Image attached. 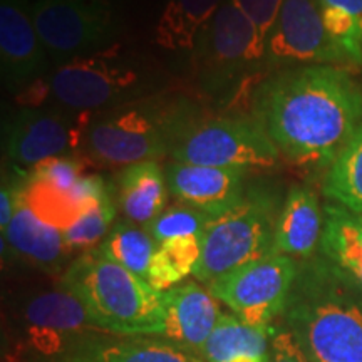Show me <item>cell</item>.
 I'll return each instance as SVG.
<instances>
[{"label":"cell","mask_w":362,"mask_h":362,"mask_svg":"<svg viewBox=\"0 0 362 362\" xmlns=\"http://www.w3.org/2000/svg\"><path fill=\"white\" fill-rule=\"evenodd\" d=\"M248 116L292 165L329 168L362 123V89L339 66L277 71L253 89Z\"/></svg>","instance_id":"obj_1"},{"label":"cell","mask_w":362,"mask_h":362,"mask_svg":"<svg viewBox=\"0 0 362 362\" xmlns=\"http://www.w3.org/2000/svg\"><path fill=\"white\" fill-rule=\"evenodd\" d=\"M24 181V170H22ZM22 181L17 198L16 214L11 225L2 233V240L25 262L44 272H59L67 257L69 248L66 247L62 230L45 223L30 210L22 197Z\"/></svg>","instance_id":"obj_19"},{"label":"cell","mask_w":362,"mask_h":362,"mask_svg":"<svg viewBox=\"0 0 362 362\" xmlns=\"http://www.w3.org/2000/svg\"><path fill=\"white\" fill-rule=\"evenodd\" d=\"M22 197L40 220L62 232L86 211L72 197L71 189L61 192L49 185L29 180L27 170H24V181H22Z\"/></svg>","instance_id":"obj_27"},{"label":"cell","mask_w":362,"mask_h":362,"mask_svg":"<svg viewBox=\"0 0 362 362\" xmlns=\"http://www.w3.org/2000/svg\"><path fill=\"white\" fill-rule=\"evenodd\" d=\"M200 259L202 235L166 240L158 245L153 255L146 280L156 291L165 292L193 275Z\"/></svg>","instance_id":"obj_26"},{"label":"cell","mask_w":362,"mask_h":362,"mask_svg":"<svg viewBox=\"0 0 362 362\" xmlns=\"http://www.w3.org/2000/svg\"><path fill=\"white\" fill-rule=\"evenodd\" d=\"M117 215L116 197L107 198L103 203L90 206L78 220L62 232L66 247L69 252H89L98 248L99 243L107 237L115 225Z\"/></svg>","instance_id":"obj_28"},{"label":"cell","mask_w":362,"mask_h":362,"mask_svg":"<svg viewBox=\"0 0 362 362\" xmlns=\"http://www.w3.org/2000/svg\"><path fill=\"white\" fill-rule=\"evenodd\" d=\"M272 325H253L223 312L205 346L206 362H225L240 354L270 357Z\"/></svg>","instance_id":"obj_23"},{"label":"cell","mask_w":362,"mask_h":362,"mask_svg":"<svg viewBox=\"0 0 362 362\" xmlns=\"http://www.w3.org/2000/svg\"><path fill=\"white\" fill-rule=\"evenodd\" d=\"M158 243L146 228L128 218L116 221L107 237L99 243L98 250L106 259L146 279Z\"/></svg>","instance_id":"obj_25"},{"label":"cell","mask_w":362,"mask_h":362,"mask_svg":"<svg viewBox=\"0 0 362 362\" xmlns=\"http://www.w3.org/2000/svg\"><path fill=\"white\" fill-rule=\"evenodd\" d=\"M168 156L215 168H274L280 153L252 116L166 115Z\"/></svg>","instance_id":"obj_4"},{"label":"cell","mask_w":362,"mask_h":362,"mask_svg":"<svg viewBox=\"0 0 362 362\" xmlns=\"http://www.w3.org/2000/svg\"><path fill=\"white\" fill-rule=\"evenodd\" d=\"M117 208L133 223L146 226L168 203L166 171L158 161H143L126 166L116 178Z\"/></svg>","instance_id":"obj_20"},{"label":"cell","mask_w":362,"mask_h":362,"mask_svg":"<svg viewBox=\"0 0 362 362\" xmlns=\"http://www.w3.org/2000/svg\"><path fill=\"white\" fill-rule=\"evenodd\" d=\"M322 193L330 203L362 214V123L327 168Z\"/></svg>","instance_id":"obj_24"},{"label":"cell","mask_w":362,"mask_h":362,"mask_svg":"<svg viewBox=\"0 0 362 362\" xmlns=\"http://www.w3.org/2000/svg\"><path fill=\"white\" fill-rule=\"evenodd\" d=\"M22 319L27 325L30 352L54 351L72 339L101 330L94 325L79 298L61 284L57 288L30 297L22 309Z\"/></svg>","instance_id":"obj_15"},{"label":"cell","mask_w":362,"mask_h":362,"mask_svg":"<svg viewBox=\"0 0 362 362\" xmlns=\"http://www.w3.org/2000/svg\"><path fill=\"white\" fill-rule=\"evenodd\" d=\"M297 270L298 260L274 252L238 267L208 285V288L245 322L272 325L284 314Z\"/></svg>","instance_id":"obj_10"},{"label":"cell","mask_w":362,"mask_h":362,"mask_svg":"<svg viewBox=\"0 0 362 362\" xmlns=\"http://www.w3.org/2000/svg\"><path fill=\"white\" fill-rule=\"evenodd\" d=\"M33 16L45 51L59 64L110 47L119 30L115 0H35Z\"/></svg>","instance_id":"obj_8"},{"label":"cell","mask_w":362,"mask_h":362,"mask_svg":"<svg viewBox=\"0 0 362 362\" xmlns=\"http://www.w3.org/2000/svg\"><path fill=\"white\" fill-rule=\"evenodd\" d=\"M225 362H270V357H259L252 354H240Z\"/></svg>","instance_id":"obj_34"},{"label":"cell","mask_w":362,"mask_h":362,"mask_svg":"<svg viewBox=\"0 0 362 362\" xmlns=\"http://www.w3.org/2000/svg\"><path fill=\"white\" fill-rule=\"evenodd\" d=\"M47 51L29 0H0V71L8 90L22 93L47 69Z\"/></svg>","instance_id":"obj_14"},{"label":"cell","mask_w":362,"mask_h":362,"mask_svg":"<svg viewBox=\"0 0 362 362\" xmlns=\"http://www.w3.org/2000/svg\"><path fill=\"white\" fill-rule=\"evenodd\" d=\"M267 45L253 22L225 0L198 35L193 72L206 93H220L264 66Z\"/></svg>","instance_id":"obj_6"},{"label":"cell","mask_w":362,"mask_h":362,"mask_svg":"<svg viewBox=\"0 0 362 362\" xmlns=\"http://www.w3.org/2000/svg\"><path fill=\"white\" fill-rule=\"evenodd\" d=\"M319 253L362 288V214L325 203Z\"/></svg>","instance_id":"obj_21"},{"label":"cell","mask_w":362,"mask_h":362,"mask_svg":"<svg viewBox=\"0 0 362 362\" xmlns=\"http://www.w3.org/2000/svg\"><path fill=\"white\" fill-rule=\"evenodd\" d=\"M320 6L334 7L352 17L362 30V0H319Z\"/></svg>","instance_id":"obj_33"},{"label":"cell","mask_w":362,"mask_h":362,"mask_svg":"<svg viewBox=\"0 0 362 362\" xmlns=\"http://www.w3.org/2000/svg\"><path fill=\"white\" fill-rule=\"evenodd\" d=\"M98 329L121 336H163L161 292L103 255L98 248L81 253L61 275Z\"/></svg>","instance_id":"obj_3"},{"label":"cell","mask_w":362,"mask_h":362,"mask_svg":"<svg viewBox=\"0 0 362 362\" xmlns=\"http://www.w3.org/2000/svg\"><path fill=\"white\" fill-rule=\"evenodd\" d=\"M282 320L310 362H362V288L320 253L298 262Z\"/></svg>","instance_id":"obj_2"},{"label":"cell","mask_w":362,"mask_h":362,"mask_svg":"<svg viewBox=\"0 0 362 362\" xmlns=\"http://www.w3.org/2000/svg\"><path fill=\"white\" fill-rule=\"evenodd\" d=\"M165 171L171 197L210 216H218L238 205L248 188V170L171 161Z\"/></svg>","instance_id":"obj_17"},{"label":"cell","mask_w":362,"mask_h":362,"mask_svg":"<svg viewBox=\"0 0 362 362\" xmlns=\"http://www.w3.org/2000/svg\"><path fill=\"white\" fill-rule=\"evenodd\" d=\"M94 115L57 107H24L7 124L8 161L16 168L30 170L51 158L81 156Z\"/></svg>","instance_id":"obj_11"},{"label":"cell","mask_w":362,"mask_h":362,"mask_svg":"<svg viewBox=\"0 0 362 362\" xmlns=\"http://www.w3.org/2000/svg\"><path fill=\"white\" fill-rule=\"evenodd\" d=\"M280 206L279 193L272 188L248 187L238 205L208 221L193 277L208 287L238 267L274 253Z\"/></svg>","instance_id":"obj_5"},{"label":"cell","mask_w":362,"mask_h":362,"mask_svg":"<svg viewBox=\"0 0 362 362\" xmlns=\"http://www.w3.org/2000/svg\"><path fill=\"white\" fill-rule=\"evenodd\" d=\"M47 83L49 94L66 110L96 112L133 96L141 72L128 61L121 44L59 64Z\"/></svg>","instance_id":"obj_7"},{"label":"cell","mask_w":362,"mask_h":362,"mask_svg":"<svg viewBox=\"0 0 362 362\" xmlns=\"http://www.w3.org/2000/svg\"><path fill=\"white\" fill-rule=\"evenodd\" d=\"M225 0H168L155 27V42L166 51L193 52L194 44Z\"/></svg>","instance_id":"obj_22"},{"label":"cell","mask_w":362,"mask_h":362,"mask_svg":"<svg viewBox=\"0 0 362 362\" xmlns=\"http://www.w3.org/2000/svg\"><path fill=\"white\" fill-rule=\"evenodd\" d=\"M88 166L89 163L83 156H59L45 160L35 165L34 168L27 170V176L29 180L49 185L61 192H69L84 175Z\"/></svg>","instance_id":"obj_30"},{"label":"cell","mask_w":362,"mask_h":362,"mask_svg":"<svg viewBox=\"0 0 362 362\" xmlns=\"http://www.w3.org/2000/svg\"><path fill=\"white\" fill-rule=\"evenodd\" d=\"M168 155L166 116L146 107H123L94 115L86 133L83 156L89 165L126 168Z\"/></svg>","instance_id":"obj_9"},{"label":"cell","mask_w":362,"mask_h":362,"mask_svg":"<svg viewBox=\"0 0 362 362\" xmlns=\"http://www.w3.org/2000/svg\"><path fill=\"white\" fill-rule=\"evenodd\" d=\"M211 218L214 216L203 214V211L197 210V208L176 202L175 205L166 206L144 228H146V232L160 245V243L171 238L200 237L205 232L208 221Z\"/></svg>","instance_id":"obj_29"},{"label":"cell","mask_w":362,"mask_h":362,"mask_svg":"<svg viewBox=\"0 0 362 362\" xmlns=\"http://www.w3.org/2000/svg\"><path fill=\"white\" fill-rule=\"evenodd\" d=\"M232 2L253 22L267 45L272 29L279 19L284 0H232Z\"/></svg>","instance_id":"obj_31"},{"label":"cell","mask_w":362,"mask_h":362,"mask_svg":"<svg viewBox=\"0 0 362 362\" xmlns=\"http://www.w3.org/2000/svg\"><path fill=\"white\" fill-rule=\"evenodd\" d=\"M161 300L165 310L161 337L203 357L208 339L223 314L221 302L198 280H185L161 292Z\"/></svg>","instance_id":"obj_16"},{"label":"cell","mask_w":362,"mask_h":362,"mask_svg":"<svg viewBox=\"0 0 362 362\" xmlns=\"http://www.w3.org/2000/svg\"><path fill=\"white\" fill-rule=\"evenodd\" d=\"M324 208L309 187L293 185L280 206L274 252L296 260H309L319 250Z\"/></svg>","instance_id":"obj_18"},{"label":"cell","mask_w":362,"mask_h":362,"mask_svg":"<svg viewBox=\"0 0 362 362\" xmlns=\"http://www.w3.org/2000/svg\"><path fill=\"white\" fill-rule=\"evenodd\" d=\"M264 66L275 72L304 66H349L325 30L319 0H284L267 40Z\"/></svg>","instance_id":"obj_12"},{"label":"cell","mask_w":362,"mask_h":362,"mask_svg":"<svg viewBox=\"0 0 362 362\" xmlns=\"http://www.w3.org/2000/svg\"><path fill=\"white\" fill-rule=\"evenodd\" d=\"M25 362H206L161 336H121L93 330L49 352H30Z\"/></svg>","instance_id":"obj_13"},{"label":"cell","mask_w":362,"mask_h":362,"mask_svg":"<svg viewBox=\"0 0 362 362\" xmlns=\"http://www.w3.org/2000/svg\"><path fill=\"white\" fill-rule=\"evenodd\" d=\"M270 362H310L291 330L284 324H274L272 327Z\"/></svg>","instance_id":"obj_32"}]
</instances>
